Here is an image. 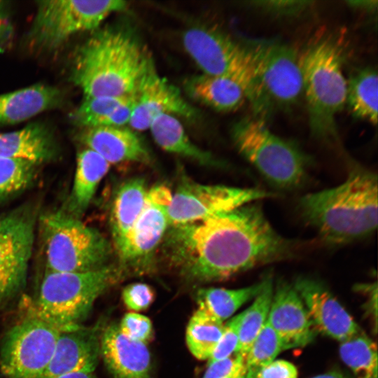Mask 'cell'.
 Here are the masks:
<instances>
[{"label":"cell","mask_w":378,"mask_h":378,"mask_svg":"<svg viewBox=\"0 0 378 378\" xmlns=\"http://www.w3.org/2000/svg\"><path fill=\"white\" fill-rule=\"evenodd\" d=\"M165 246L186 279L222 281L290 257L294 242L273 228L261 206L250 203L195 223L172 226Z\"/></svg>","instance_id":"cell-1"},{"label":"cell","mask_w":378,"mask_h":378,"mask_svg":"<svg viewBox=\"0 0 378 378\" xmlns=\"http://www.w3.org/2000/svg\"><path fill=\"white\" fill-rule=\"evenodd\" d=\"M377 176L358 164L335 187L302 196V218L330 244H344L372 233L377 227Z\"/></svg>","instance_id":"cell-2"},{"label":"cell","mask_w":378,"mask_h":378,"mask_svg":"<svg viewBox=\"0 0 378 378\" xmlns=\"http://www.w3.org/2000/svg\"><path fill=\"white\" fill-rule=\"evenodd\" d=\"M153 64L148 53L130 33L102 29L77 50L71 78L85 97H124L135 93Z\"/></svg>","instance_id":"cell-3"},{"label":"cell","mask_w":378,"mask_h":378,"mask_svg":"<svg viewBox=\"0 0 378 378\" xmlns=\"http://www.w3.org/2000/svg\"><path fill=\"white\" fill-rule=\"evenodd\" d=\"M312 135L326 142L338 139L336 117L346 104L347 80L339 47L319 41L299 56Z\"/></svg>","instance_id":"cell-4"},{"label":"cell","mask_w":378,"mask_h":378,"mask_svg":"<svg viewBox=\"0 0 378 378\" xmlns=\"http://www.w3.org/2000/svg\"><path fill=\"white\" fill-rule=\"evenodd\" d=\"M112 265L93 271L46 270L32 312L60 331L80 326L96 299L122 274Z\"/></svg>","instance_id":"cell-5"},{"label":"cell","mask_w":378,"mask_h":378,"mask_svg":"<svg viewBox=\"0 0 378 378\" xmlns=\"http://www.w3.org/2000/svg\"><path fill=\"white\" fill-rule=\"evenodd\" d=\"M232 136L239 153L274 187L291 190L305 182L310 157L272 132L264 120L244 117L233 125Z\"/></svg>","instance_id":"cell-6"},{"label":"cell","mask_w":378,"mask_h":378,"mask_svg":"<svg viewBox=\"0 0 378 378\" xmlns=\"http://www.w3.org/2000/svg\"><path fill=\"white\" fill-rule=\"evenodd\" d=\"M41 227L48 271L80 272L108 264L111 246L97 230L66 211L43 214Z\"/></svg>","instance_id":"cell-7"},{"label":"cell","mask_w":378,"mask_h":378,"mask_svg":"<svg viewBox=\"0 0 378 378\" xmlns=\"http://www.w3.org/2000/svg\"><path fill=\"white\" fill-rule=\"evenodd\" d=\"M182 42L185 50L203 74L234 79L244 88L253 115H265L266 107L253 62L244 44L216 28L200 25L186 29Z\"/></svg>","instance_id":"cell-8"},{"label":"cell","mask_w":378,"mask_h":378,"mask_svg":"<svg viewBox=\"0 0 378 378\" xmlns=\"http://www.w3.org/2000/svg\"><path fill=\"white\" fill-rule=\"evenodd\" d=\"M36 4L28 39L44 50L58 48L76 33L97 29L109 15L127 7L121 0H46Z\"/></svg>","instance_id":"cell-9"},{"label":"cell","mask_w":378,"mask_h":378,"mask_svg":"<svg viewBox=\"0 0 378 378\" xmlns=\"http://www.w3.org/2000/svg\"><path fill=\"white\" fill-rule=\"evenodd\" d=\"M244 46L252 58L264 102L274 109L294 106L303 94L299 56L291 47L267 39H249Z\"/></svg>","instance_id":"cell-10"},{"label":"cell","mask_w":378,"mask_h":378,"mask_svg":"<svg viewBox=\"0 0 378 378\" xmlns=\"http://www.w3.org/2000/svg\"><path fill=\"white\" fill-rule=\"evenodd\" d=\"M60 332L31 311L4 337L0 349V371L3 377L42 378Z\"/></svg>","instance_id":"cell-11"},{"label":"cell","mask_w":378,"mask_h":378,"mask_svg":"<svg viewBox=\"0 0 378 378\" xmlns=\"http://www.w3.org/2000/svg\"><path fill=\"white\" fill-rule=\"evenodd\" d=\"M272 195L256 188L203 185L183 179L172 194L169 227L203 220Z\"/></svg>","instance_id":"cell-12"},{"label":"cell","mask_w":378,"mask_h":378,"mask_svg":"<svg viewBox=\"0 0 378 378\" xmlns=\"http://www.w3.org/2000/svg\"><path fill=\"white\" fill-rule=\"evenodd\" d=\"M36 213L20 207L0 214V300L24 284L34 241Z\"/></svg>","instance_id":"cell-13"},{"label":"cell","mask_w":378,"mask_h":378,"mask_svg":"<svg viewBox=\"0 0 378 378\" xmlns=\"http://www.w3.org/2000/svg\"><path fill=\"white\" fill-rule=\"evenodd\" d=\"M172 194L163 185L155 186L148 190L139 218L116 249L122 268L138 270L148 265L169 227L168 209Z\"/></svg>","instance_id":"cell-14"},{"label":"cell","mask_w":378,"mask_h":378,"mask_svg":"<svg viewBox=\"0 0 378 378\" xmlns=\"http://www.w3.org/2000/svg\"><path fill=\"white\" fill-rule=\"evenodd\" d=\"M160 114H170L187 119L197 116V112L184 99L180 90L158 73L153 63L135 92L128 125L134 131H144Z\"/></svg>","instance_id":"cell-15"},{"label":"cell","mask_w":378,"mask_h":378,"mask_svg":"<svg viewBox=\"0 0 378 378\" xmlns=\"http://www.w3.org/2000/svg\"><path fill=\"white\" fill-rule=\"evenodd\" d=\"M293 286L316 331L340 342L361 331L352 316L322 282L300 276Z\"/></svg>","instance_id":"cell-16"},{"label":"cell","mask_w":378,"mask_h":378,"mask_svg":"<svg viewBox=\"0 0 378 378\" xmlns=\"http://www.w3.org/2000/svg\"><path fill=\"white\" fill-rule=\"evenodd\" d=\"M267 321L279 335L285 349L304 346L316 333L294 286L281 280L274 288Z\"/></svg>","instance_id":"cell-17"},{"label":"cell","mask_w":378,"mask_h":378,"mask_svg":"<svg viewBox=\"0 0 378 378\" xmlns=\"http://www.w3.org/2000/svg\"><path fill=\"white\" fill-rule=\"evenodd\" d=\"M99 356L100 336L97 329L81 326L61 331L42 378H54L75 372H93Z\"/></svg>","instance_id":"cell-18"},{"label":"cell","mask_w":378,"mask_h":378,"mask_svg":"<svg viewBox=\"0 0 378 378\" xmlns=\"http://www.w3.org/2000/svg\"><path fill=\"white\" fill-rule=\"evenodd\" d=\"M100 356L114 378H150V355L146 344L124 335L118 325L100 334Z\"/></svg>","instance_id":"cell-19"},{"label":"cell","mask_w":378,"mask_h":378,"mask_svg":"<svg viewBox=\"0 0 378 378\" xmlns=\"http://www.w3.org/2000/svg\"><path fill=\"white\" fill-rule=\"evenodd\" d=\"M78 140L108 163L148 162L149 152L134 130L126 127L81 128Z\"/></svg>","instance_id":"cell-20"},{"label":"cell","mask_w":378,"mask_h":378,"mask_svg":"<svg viewBox=\"0 0 378 378\" xmlns=\"http://www.w3.org/2000/svg\"><path fill=\"white\" fill-rule=\"evenodd\" d=\"M64 94L59 88L34 85L0 95V125L16 124L60 106Z\"/></svg>","instance_id":"cell-21"},{"label":"cell","mask_w":378,"mask_h":378,"mask_svg":"<svg viewBox=\"0 0 378 378\" xmlns=\"http://www.w3.org/2000/svg\"><path fill=\"white\" fill-rule=\"evenodd\" d=\"M53 134L46 125L34 122L24 128L0 133V155L37 164L52 160L57 154Z\"/></svg>","instance_id":"cell-22"},{"label":"cell","mask_w":378,"mask_h":378,"mask_svg":"<svg viewBox=\"0 0 378 378\" xmlns=\"http://www.w3.org/2000/svg\"><path fill=\"white\" fill-rule=\"evenodd\" d=\"M110 166L102 157L90 148H85L78 153L66 212L80 218L88 208L98 185Z\"/></svg>","instance_id":"cell-23"},{"label":"cell","mask_w":378,"mask_h":378,"mask_svg":"<svg viewBox=\"0 0 378 378\" xmlns=\"http://www.w3.org/2000/svg\"><path fill=\"white\" fill-rule=\"evenodd\" d=\"M148 190L144 180L139 178L127 180L116 190L109 213L110 228L115 249L122 244L139 218Z\"/></svg>","instance_id":"cell-24"},{"label":"cell","mask_w":378,"mask_h":378,"mask_svg":"<svg viewBox=\"0 0 378 378\" xmlns=\"http://www.w3.org/2000/svg\"><path fill=\"white\" fill-rule=\"evenodd\" d=\"M186 90L194 99L219 111H234L246 100L242 86L225 76L202 74L188 80Z\"/></svg>","instance_id":"cell-25"},{"label":"cell","mask_w":378,"mask_h":378,"mask_svg":"<svg viewBox=\"0 0 378 378\" xmlns=\"http://www.w3.org/2000/svg\"><path fill=\"white\" fill-rule=\"evenodd\" d=\"M148 130L155 143L164 150L204 165L217 164L214 157L196 146L189 138L177 117L160 114L152 121Z\"/></svg>","instance_id":"cell-26"},{"label":"cell","mask_w":378,"mask_h":378,"mask_svg":"<svg viewBox=\"0 0 378 378\" xmlns=\"http://www.w3.org/2000/svg\"><path fill=\"white\" fill-rule=\"evenodd\" d=\"M265 282V277L253 285L237 289L202 288L197 290L195 300L198 308L223 322L244 304L255 298L262 289Z\"/></svg>","instance_id":"cell-27"},{"label":"cell","mask_w":378,"mask_h":378,"mask_svg":"<svg viewBox=\"0 0 378 378\" xmlns=\"http://www.w3.org/2000/svg\"><path fill=\"white\" fill-rule=\"evenodd\" d=\"M378 77L377 71L365 67L347 80L346 104L356 118L377 122Z\"/></svg>","instance_id":"cell-28"},{"label":"cell","mask_w":378,"mask_h":378,"mask_svg":"<svg viewBox=\"0 0 378 378\" xmlns=\"http://www.w3.org/2000/svg\"><path fill=\"white\" fill-rule=\"evenodd\" d=\"M225 324L198 308L190 317L186 332L190 352L197 359L208 360L223 332Z\"/></svg>","instance_id":"cell-29"},{"label":"cell","mask_w":378,"mask_h":378,"mask_svg":"<svg viewBox=\"0 0 378 378\" xmlns=\"http://www.w3.org/2000/svg\"><path fill=\"white\" fill-rule=\"evenodd\" d=\"M273 292L272 278L267 275L262 289L249 307L244 311L239 343L234 354H239L245 358L251 344L267 321Z\"/></svg>","instance_id":"cell-30"},{"label":"cell","mask_w":378,"mask_h":378,"mask_svg":"<svg viewBox=\"0 0 378 378\" xmlns=\"http://www.w3.org/2000/svg\"><path fill=\"white\" fill-rule=\"evenodd\" d=\"M339 352L358 378H377V344L362 331L341 342Z\"/></svg>","instance_id":"cell-31"},{"label":"cell","mask_w":378,"mask_h":378,"mask_svg":"<svg viewBox=\"0 0 378 378\" xmlns=\"http://www.w3.org/2000/svg\"><path fill=\"white\" fill-rule=\"evenodd\" d=\"M284 349L285 347L281 337L266 321L245 357L246 373L255 377L260 368L274 360Z\"/></svg>","instance_id":"cell-32"},{"label":"cell","mask_w":378,"mask_h":378,"mask_svg":"<svg viewBox=\"0 0 378 378\" xmlns=\"http://www.w3.org/2000/svg\"><path fill=\"white\" fill-rule=\"evenodd\" d=\"M38 164L0 155V199L27 188L34 180Z\"/></svg>","instance_id":"cell-33"},{"label":"cell","mask_w":378,"mask_h":378,"mask_svg":"<svg viewBox=\"0 0 378 378\" xmlns=\"http://www.w3.org/2000/svg\"><path fill=\"white\" fill-rule=\"evenodd\" d=\"M132 95L85 97L81 104L71 114L70 119L74 125L81 128L102 126L111 112Z\"/></svg>","instance_id":"cell-34"},{"label":"cell","mask_w":378,"mask_h":378,"mask_svg":"<svg viewBox=\"0 0 378 378\" xmlns=\"http://www.w3.org/2000/svg\"><path fill=\"white\" fill-rule=\"evenodd\" d=\"M244 312L231 318L225 324L221 337L213 354L207 360L208 365L231 356L239 343V328Z\"/></svg>","instance_id":"cell-35"},{"label":"cell","mask_w":378,"mask_h":378,"mask_svg":"<svg viewBox=\"0 0 378 378\" xmlns=\"http://www.w3.org/2000/svg\"><path fill=\"white\" fill-rule=\"evenodd\" d=\"M120 332L136 342L146 344L153 335L150 318L137 312H130L124 315L118 325Z\"/></svg>","instance_id":"cell-36"},{"label":"cell","mask_w":378,"mask_h":378,"mask_svg":"<svg viewBox=\"0 0 378 378\" xmlns=\"http://www.w3.org/2000/svg\"><path fill=\"white\" fill-rule=\"evenodd\" d=\"M249 5L265 13L277 17L297 16L312 6L310 1H252Z\"/></svg>","instance_id":"cell-37"},{"label":"cell","mask_w":378,"mask_h":378,"mask_svg":"<svg viewBox=\"0 0 378 378\" xmlns=\"http://www.w3.org/2000/svg\"><path fill=\"white\" fill-rule=\"evenodd\" d=\"M122 299L129 310L138 312L147 309L151 305L155 299V293L149 285L134 283L123 288Z\"/></svg>","instance_id":"cell-38"},{"label":"cell","mask_w":378,"mask_h":378,"mask_svg":"<svg viewBox=\"0 0 378 378\" xmlns=\"http://www.w3.org/2000/svg\"><path fill=\"white\" fill-rule=\"evenodd\" d=\"M244 365L245 358L239 354H234L209 365L202 378H225Z\"/></svg>","instance_id":"cell-39"},{"label":"cell","mask_w":378,"mask_h":378,"mask_svg":"<svg viewBox=\"0 0 378 378\" xmlns=\"http://www.w3.org/2000/svg\"><path fill=\"white\" fill-rule=\"evenodd\" d=\"M298 370L292 363L278 359L262 367L254 378H298Z\"/></svg>","instance_id":"cell-40"},{"label":"cell","mask_w":378,"mask_h":378,"mask_svg":"<svg viewBox=\"0 0 378 378\" xmlns=\"http://www.w3.org/2000/svg\"><path fill=\"white\" fill-rule=\"evenodd\" d=\"M13 34L8 6L0 0V50H4L10 43Z\"/></svg>","instance_id":"cell-41"},{"label":"cell","mask_w":378,"mask_h":378,"mask_svg":"<svg viewBox=\"0 0 378 378\" xmlns=\"http://www.w3.org/2000/svg\"><path fill=\"white\" fill-rule=\"evenodd\" d=\"M358 291H362L368 294L369 298L368 308L370 314L377 326V283L360 284L356 286Z\"/></svg>","instance_id":"cell-42"},{"label":"cell","mask_w":378,"mask_h":378,"mask_svg":"<svg viewBox=\"0 0 378 378\" xmlns=\"http://www.w3.org/2000/svg\"><path fill=\"white\" fill-rule=\"evenodd\" d=\"M349 6L358 8L360 10H364L367 11H373L377 8V1H346Z\"/></svg>","instance_id":"cell-43"},{"label":"cell","mask_w":378,"mask_h":378,"mask_svg":"<svg viewBox=\"0 0 378 378\" xmlns=\"http://www.w3.org/2000/svg\"><path fill=\"white\" fill-rule=\"evenodd\" d=\"M54 378H97L93 372H75L62 374Z\"/></svg>","instance_id":"cell-44"},{"label":"cell","mask_w":378,"mask_h":378,"mask_svg":"<svg viewBox=\"0 0 378 378\" xmlns=\"http://www.w3.org/2000/svg\"><path fill=\"white\" fill-rule=\"evenodd\" d=\"M312 378H346V377L340 372L330 371L324 374L314 376Z\"/></svg>","instance_id":"cell-45"},{"label":"cell","mask_w":378,"mask_h":378,"mask_svg":"<svg viewBox=\"0 0 378 378\" xmlns=\"http://www.w3.org/2000/svg\"><path fill=\"white\" fill-rule=\"evenodd\" d=\"M246 374V368L244 365L225 378H245Z\"/></svg>","instance_id":"cell-46"},{"label":"cell","mask_w":378,"mask_h":378,"mask_svg":"<svg viewBox=\"0 0 378 378\" xmlns=\"http://www.w3.org/2000/svg\"><path fill=\"white\" fill-rule=\"evenodd\" d=\"M245 378H254V377L251 376V374H248L246 373Z\"/></svg>","instance_id":"cell-47"}]
</instances>
